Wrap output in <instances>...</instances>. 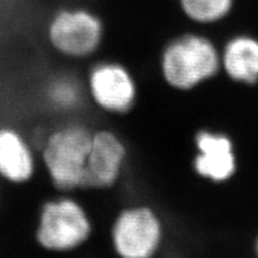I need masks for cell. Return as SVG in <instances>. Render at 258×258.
I'll return each instance as SVG.
<instances>
[{"label": "cell", "mask_w": 258, "mask_h": 258, "mask_svg": "<svg viewBox=\"0 0 258 258\" xmlns=\"http://www.w3.org/2000/svg\"><path fill=\"white\" fill-rule=\"evenodd\" d=\"M224 66L228 76L244 83L258 80V40L249 35L231 38L224 50Z\"/></svg>", "instance_id": "8fae6325"}, {"label": "cell", "mask_w": 258, "mask_h": 258, "mask_svg": "<svg viewBox=\"0 0 258 258\" xmlns=\"http://www.w3.org/2000/svg\"><path fill=\"white\" fill-rule=\"evenodd\" d=\"M124 153L123 144L115 133L106 129L92 131L86 163L85 190L111 188L122 171Z\"/></svg>", "instance_id": "9c48e42d"}, {"label": "cell", "mask_w": 258, "mask_h": 258, "mask_svg": "<svg viewBox=\"0 0 258 258\" xmlns=\"http://www.w3.org/2000/svg\"><path fill=\"white\" fill-rule=\"evenodd\" d=\"M161 66L170 85L191 89L217 73L219 55L207 37L185 34L173 38L165 47Z\"/></svg>", "instance_id": "277c9868"}, {"label": "cell", "mask_w": 258, "mask_h": 258, "mask_svg": "<svg viewBox=\"0 0 258 258\" xmlns=\"http://www.w3.org/2000/svg\"><path fill=\"white\" fill-rule=\"evenodd\" d=\"M256 256L258 258V240H257V244H256Z\"/></svg>", "instance_id": "4fadbf2b"}, {"label": "cell", "mask_w": 258, "mask_h": 258, "mask_svg": "<svg viewBox=\"0 0 258 258\" xmlns=\"http://www.w3.org/2000/svg\"><path fill=\"white\" fill-rule=\"evenodd\" d=\"M199 156L195 169L200 175L214 182H222L233 175L235 159L230 139L225 135L201 132L196 139Z\"/></svg>", "instance_id": "30bf717a"}, {"label": "cell", "mask_w": 258, "mask_h": 258, "mask_svg": "<svg viewBox=\"0 0 258 258\" xmlns=\"http://www.w3.org/2000/svg\"><path fill=\"white\" fill-rule=\"evenodd\" d=\"M38 103L53 121L82 116L88 105L83 77L70 67L48 72L38 83Z\"/></svg>", "instance_id": "ba28073f"}, {"label": "cell", "mask_w": 258, "mask_h": 258, "mask_svg": "<svg viewBox=\"0 0 258 258\" xmlns=\"http://www.w3.org/2000/svg\"><path fill=\"white\" fill-rule=\"evenodd\" d=\"M102 18L85 6H63L55 10L44 25L47 48L64 62H82L95 56L104 41Z\"/></svg>", "instance_id": "3957f363"}, {"label": "cell", "mask_w": 258, "mask_h": 258, "mask_svg": "<svg viewBox=\"0 0 258 258\" xmlns=\"http://www.w3.org/2000/svg\"><path fill=\"white\" fill-rule=\"evenodd\" d=\"M88 104L111 114H122L134 103L133 79L121 64L98 61L83 77Z\"/></svg>", "instance_id": "52a82bcc"}, {"label": "cell", "mask_w": 258, "mask_h": 258, "mask_svg": "<svg viewBox=\"0 0 258 258\" xmlns=\"http://www.w3.org/2000/svg\"><path fill=\"white\" fill-rule=\"evenodd\" d=\"M163 238L161 225L147 208L122 212L114 222L110 240L118 258H153Z\"/></svg>", "instance_id": "8992f818"}, {"label": "cell", "mask_w": 258, "mask_h": 258, "mask_svg": "<svg viewBox=\"0 0 258 258\" xmlns=\"http://www.w3.org/2000/svg\"><path fill=\"white\" fill-rule=\"evenodd\" d=\"M41 180L36 139L23 128L0 123V185L25 190Z\"/></svg>", "instance_id": "5b68a950"}, {"label": "cell", "mask_w": 258, "mask_h": 258, "mask_svg": "<svg viewBox=\"0 0 258 258\" xmlns=\"http://www.w3.org/2000/svg\"><path fill=\"white\" fill-rule=\"evenodd\" d=\"M184 15L202 24L215 23L230 15L234 0H178Z\"/></svg>", "instance_id": "7c38bea8"}, {"label": "cell", "mask_w": 258, "mask_h": 258, "mask_svg": "<svg viewBox=\"0 0 258 258\" xmlns=\"http://www.w3.org/2000/svg\"><path fill=\"white\" fill-rule=\"evenodd\" d=\"M93 129L82 117L53 121L36 138L41 180L50 191H85Z\"/></svg>", "instance_id": "6da1fadb"}, {"label": "cell", "mask_w": 258, "mask_h": 258, "mask_svg": "<svg viewBox=\"0 0 258 258\" xmlns=\"http://www.w3.org/2000/svg\"><path fill=\"white\" fill-rule=\"evenodd\" d=\"M95 226L77 192L50 191L38 201L31 221V240L40 252L66 257L84 249Z\"/></svg>", "instance_id": "7a4b0ae2"}]
</instances>
